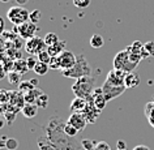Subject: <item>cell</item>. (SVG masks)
<instances>
[{"mask_svg": "<svg viewBox=\"0 0 154 150\" xmlns=\"http://www.w3.org/2000/svg\"><path fill=\"white\" fill-rule=\"evenodd\" d=\"M57 59H59V64H60V72H63V71H67V69L72 68L73 65H75L77 56L73 52L65 50V51H63L59 56H57Z\"/></svg>", "mask_w": 154, "mask_h": 150, "instance_id": "30bf717a", "label": "cell"}, {"mask_svg": "<svg viewBox=\"0 0 154 150\" xmlns=\"http://www.w3.org/2000/svg\"><path fill=\"white\" fill-rule=\"evenodd\" d=\"M67 121L71 123L72 125H75L80 132H82V130L86 128V125L89 124L88 120H86V118H85V115H84L82 112H72L71 115H69Z\"/></svg>", "mask_w": 154, "mask_h": 150, "instance_id": "7c38bea8", "label": "cell"}, {"mask_svg": "<svg viewBox=\"0 0 154 150\" xmlns=\"http://www.w3.org/2000/svg\"><path fill=\"white\" fill-rule=\"evenodd\" d=\"M16 2H17V4H18V5H25L26 3L29 2V0H16Z\"/></svg>", "mask_w": 154, "mask_h": 150, "instance_id": "bcb514c9", "label": "cell"}, {"mask_svg": "<svg viewBox=\"0 0 154 150\" xmlns=\"http://www.w3.org/2000/svg\"><path fill=\"white\" fill-rule=\"evenodd\" d=\"M7 76H8V73H7V69L4 68V65H3L2 61H0V81H2L3 78H5Z\"/></svg>", "mask_w": 154, "mask_h": 150, "instance_id": "60d3db41", "label": "cell"}, {"mask_svg": "<svg viewBox=\"0 0 154 150\" xmlns=\"http://www.w3.org/2000/svg\"><path fill=\"white\" fill-rule=\"evenodd\" d=\"M35 105L39 107V109H46V107L48 106V95L43 93V94H41L39 97L37 98V101H35Z\"/></svg>", "mask_w": 154, "mask_h": 150, "instance_id": "f546056e", "label": "cell"}, {"mask_svg": "<svg viewBox=\"0 0 154 150\" xmlns=\"http://www.w3.org/2000/svg\"><path fill=\"white\" fill-rule=\"evenodd\" d=\"M91 99H93L94 105L97 109L99 110H103L107 105V99L105 97V94H103V90H102V86L101 87H95L93 90V93H91Z\"/></svg>", "mask_w": 154, "mask_h": 150, "instance_id": "4fadbf2b", "label": "cell"}, {"mask_svg": "<svg viewBox=\"0 0 154 150\" xmlns=\"http://www.w3.org/2000/svg\"><path fill=\"white\" fill-rule=\"evenodd\" d=\"M0 2H2V3H9L11 0H0Z\"/></svg>", "mask_w": 154, "mask_h": 150, "instance_id": "7dc6e473", "label": "cell"}, {"mask_svg": "<svg viewBox=\"0 0 154 150\" xmlns=\"http://www.w3.org/2000/svg\"><path fill=\"white\" fill-rule=\"evenodd\" d=\"M48 65H50V68H51V69H56V71H60V64H59V59H57V56L52 57Z\"/></svg>", "mask_w": 154, "mask_h": 150, "instance_id": "ab89813d", "label": "cell"}, {"mask_svg": "<svg viewBox=\"0 0 154 150\" xmlns=\"http://www.w3.org/2000/svg\"><path fill=\"white\" fill-rule=\"evenodd\" d=\"M7 124V121H5V119H3V118H0V129H3L4 128V125Z\"/></svg>", "mask_w": 154, "mask_h": 150, "instance_id": "f6af8a7d", "label": "cell"}, {"mask_svg": "<svg viewBox=\"0 0 154 150\" xmlns=\"http://www.w3.org/2000/svg\"><path fill=\"white\" fill-rule=\"evenodd\" d=\"M88 101L85 98H80V97H75V99L71 102V106H69V110L72 112H82L86 107Z\"/></svg>", "mask_w": 154, "mask_h": 150, "instance_id": "e0dca14e", "label": "cell"}, {"mask_svg": "<svg viewBox=\"0 0 154 150\" xmlns=\"http://www.w3.org/2000/svg\"><path fill=\"white\" fill-rule=\"evenodd\" d=\"M65 120L60 116H51L42 125L43 136L59 150H79L77 142L64 130Z\"/></svg>", "mask_w": 154, "mask_h": 150, "instance_id": "6da1fadb", "label": "cell"}, {"mask_svg": "<svg viewBox=\"0 0 154 150\" xmlns=\"http://www.w3.org/2000/svg\"><path fill=\"white\" fill-rule=\"evenodd\" d=\"M37 57H38V61H42V63H46V64H50V61H51V59H52V56L48 54L47 50L39 52L37 55Z\"/></svg>", "mask_w": 154, "mask_h": 150, "instance_id": "4dcf8cb0", "label": "cell"}, {"mask_svg": "<svg viewBox=\"0 0 154 150\" xmlns=\"http://www.w3.org/2000/svg\"><path fill=\"white\" fill-rule=\"evenodd\" d=\"M65 47H67V43L64 41H59L57 43L52 46H47V51L52 57H55V56H59L63 51H65Z\"/></svg>", "mask_w": 154, "mask_h": 150, "instance_id": "ac0fdd59", "label": "cell"}, {"mask_svg": "<svg viewBox=\"0 0 154 150\" xmlns=\"http://www.w3.org/2000/svg\"><path fill=\"white\" fill-rule=\"evenodd\" d=\"M89 44H90L93 48L98 50V48L103 47V44H105V39H103V37L99 35V34H93V35H91V38L89 39Z\"/></svg>", "mask_w": 154, "mask_h": 150, "instance_id": "603a6c76", "label": "cell"}, {"mask_svg": "<svg viewBox=\"0 0 154 150\" xmlns=\"http://www.w3.org/2000/svg\"><path fill=\"white\" fill-rule=\"evenodd\" d=\"M145 115H146V118H148L150 125L154 128V103L153 102L146 103V106H145Z\"/></svg>", "mask_w": 154, "mask_h": 150, "instance_id": "d4e9b609", "label": "cell"}, {"mask_svg": "<svg viewBox=\"0 0 154 150\" xmlns=\"http://www.w3.org/2000/svg\"><path fill=\"white\" fill-rule=\"evenodd\" d=\"M132 150H150V148L146 145H137V146H134Z\"/></svg>", "mask_w": 154, "mask_h": 150, "instance_id": "ee69618b", "label": "cell"}, {"mask_svg": "<svg viewBox=\"0 0 154 150\" xmlns=\"http://www.w3.org/2000/svg\"><path fill=\"white\" fill-rule=\"evenodd\" d=\"M41 17H42V12L39 9H35V11H33L32 13H30V22H33V24H38V22L41 21Z\"/></svg>", "mask_w": 154, "mask_h": 150, "instance_id": "1f68e13d", "label": "cell"}, {"mask_svg": "<svg viewBox=\"0 0 154 150\" xmlns=\"http://www.w3.org/2000/svg\"><path fill=\"white\" fill-rule=\"evenodd\" d=\"M144 48L146 50V52L149 54L150 56H154V42L153 41H149L144 43Z\"/></svg>", "mask_w": 154, "mask_h": 150, "instance_id": "f35d334b", "label": "cell"}, {"mask_svg": "<svg viewBox=\"0 0 154 150\" xmlns=\"http://www.w3.org/2000/svg\"><path fill=\"white\" fill-rule=\"evenodd\" d=\"M144 59L141 54H137V52H129V60L134 64H140V61Z\"/></svg>", "mask_w": 154, "mask_h": 150, "instance_id": "d590c367", "label": "cell"}, {"mask_svg": "<svg viewBox=\"0 0 154 150\" xmlns=\"http://www.w3.org/2000/svg\"><path fill=\"white\" fill-rule=\"evenodd\" d=\"M95 144H97V141H94V140H88V138H84V140H81V148H84L85 150L94 149Z\"/></svg>", "mask_w": 154, "mask_h": 150, "instance_id": "d6a6232c", "label": "cell"}, {"mask_svg": "<svg viewBox=\"0 0 154 150\" xmlns=\"http://www.w3.org/2000/svg\"><path fill=\"white\" fill-rule=\"evenodd\" d=\"M73 4H75L76 8L85 9L90 5V0H73Z\"/></svg>", "mask_w": 154, "mask_h": 150, "instance_id": "e575fe53", "label": "cell"}, {"mask_svg": "<svg viewBox=\"0 0 154 150\" xmlns=\"http://www.w3.org/2000/svg\"><path fill=\"white\" fill-rule=\"evenodd\" d=\"M45 43L47 44V46H52V44H55V43H57L60 39H59V35H57L56 33H47L45 35Z\"/></svg>", "mask_w": 154, "mask_h": 150, "instance_id": "4316f807", "label": "cell"}, {"mask_svg": "<svg viewBox=\"0 0 154 150\" xmlns=\"http://www.w3.org/2000/svg\"><path fill=\"white\" fill-rule=\"evenodd\" d=\"M7 18L13 25L18 26L30 20V12L26 8H24V5H13L7 12Z\"/></svg>", "mask_w": 154, "mask_h": 150, "instance_id": "277c9868", "label": "cell"}, {"mask_svg": "<svg viewBox=\"0 0 154 150\" xmlns=\"http://www.w3.org/2000/svg\"><path fill=\"white\" fill-rule=\"evenodd\" d=\"M45 91L41 90L39 87H34L33 90L30 91H26V93H24V97H25V102L26 103H35L37 98L39 97L41 94H43Z\"/></svg>", "mask_w": 154, "mask_h": 150, "instance_id": "44dd1931", "label": "cell"}, {"mask_svg": "<svg viewBox=\"0 0 154 150\" xmlns=\"http://www.w3.org/2000/svg\"><path fill=\"white\" fill-rule=\"evenodd\" d=\"M5 148L8 150H16L18 148V141L16 140V138H7Z\"/></svg>", "mask_w": 154, "mask_h": 150, "instance_id": "836d02e7", "label": "cell"}, {"mask_svg": "<svg viewBox=\"0 0 154 150\" xmlns=\"http://www.w3.org/2000/svg\"><path fill=\"white\" fill-rule=\"evenodd\" d=\"M64 130H65V133H67L68 136H71V137H76L77 134L80 133V130L77 129L75 125H72L71 123H68V121H65V124H64Z\"/></svg>", "mask_w": 154, "mask_h": 150, "instance_id": "83f0119b", "label": "cell"}, {"mask_svg": "<svg viewBox=\"0 0 154 150\" xmlns=\"http://www.w3.org/2000/svg\"><path fill=\"white\" fill-rule=\"evenodd\" d=\"M35 30H37L35 24H33V22H30V21H26L18 26L13 25V33L16 32L18 34V37H21L22 39H25V41L35 37Z\"/></svg>", "mask_w": 154, "mask_h": 150, "instance_id": "52a82bcc", "label": "cell"}, {"mask_svg": "<svg viewBox=\"0 0 154 150\" xmlns=\"http://www.w3.org/2000/svg\"><path fill=\"white\" fill-rule=\"evenodd\" d=\"M12 71L20 73V75H25V73H28L30 69L28 67V63H26V59H16L14 60Z\"/></svg>", "mask_w": 154, "mask_h": 150, "instance_id": "ffe728a7", "label": "cell"}, {"mask_svg": "<svg viewBox=\"0 0 154 150\" xmlns=\"http://www.w3.org/2000/svg\"><path fill=\"white\" fill-rule=\"evenodd\" d=\"M48 69H50L48 64L38 61V63L35 64V67H34V69H33V72H35V75H38V76H45V75H47Z\"/></svg>", "mask_w": 154, "mask_h": 150, "instance_id": "cb8c5ba5", "label": "cell"}, {"mask_svg": "<svg viewBox=\"0 0 154 150\" xmlns=\"http://www.w3.org/2000/svg\"><path fill=\"white\" fill-rule=\"evenodd\" d=\"M116 149H120V150H127V144H125V141L119 140V141L116 142Z\"/></svg>", "mask_w": 154, "mask_h": 150, "instance_id": "b9f144b4", "label": "cell"}, {"mask_svg": "<svg viewBox=\"0 0 154 150\" xmlns=\"http://www.w3.org/2000/svg\"><path fill=\"white\" fill-rule=\"evenodd\" d=\"M38 109L39 107L35 103H25L24 107L21 109V112L26 119H33L38 115Z\"/></svg>", "mask_w": 154, "mask_h": 150, "instance_id": "2e32d148", "label": "cell"}, {"mask_svg": "<svg viewBox=\"0 0 154 150\" xmlns=\"http://www.w3.org/2000/svg\"><path fill=\"white\" fill-rule=\"evenodd\" d=\"M152 102H153V103H154V97H153V99H152Z\"/></svg>", "mask_w": 154, "mask_h": 150, "instance_id": "c3c4849f", "label": "cell"}, {"mask_svg": "<svg viewBox=\"0 0 154 150\" xmlns=\"http://www.w3.org/2000/svg\"><path fill=\"white\" fill-rule=\"evenodd\" d=\"M142 48H144V44H142V42H140V41H134L132 44L131 46H128L125 50L128 52H137V54H141V51H142Z\"/></svg>", "mask_w": 154, "mask_h": 150, "instance_id": "f1b7e54d", "label": "cell"}, {"mask_svg": "<svg viewBox=\"0 0 154 150\" xmlns=\"http://www.w3.org/2000/svg\"><path fill=\"white\" fill-rule=\"evenodd\" d=\"M89 150H95V148H94V149H89Z\"/></svg>", "mask_w": 154, "mask_h": 150, "instance_id": "681fc988", "label": "cell"}, {"mask_svg": "<svg viewBox=\"0 0 154 150\" xmlns=\"http://www.w3.org/2000/svg\"><path fill=\"white\" fill-rule=\"evenodd\" d=\"M26 63H28V67L30 71H33L34 67H35V64L38 63V57H35V55H30L28 59H26Z\"/></svg>", "mask_w": 154, "mask_h": 150, "instance_id": "8d00e7d4", "label": "cell"}, {"mask_svg": "<svg viewBox=\"0 0 154 150\" xmlns=\"http://www.w3.org/2000/svg\"><path fill=\"white\" fill-rule=\"evenodd\" d=\"M141 80H140V76L137 75L136 72H128L125 75V78H124V86L127 89H133L140 85Z\"/></svg>", "mask_w": 154, "mask_h": 150, "instance_id": "9a60e30c", "label": "cell"}, {"mask_svg": "<svg viewBox=\"0 0 154 150\" xmlns=\"http://www.w3.org/2000/svg\"><path fill=\"white\" fill-rule=\"evenodd\" d=\"M45 50H47V44L45 43V39H42V38L37 35L25 42V51L29 55H38Z\"/></svg>", "mask_w": 154, "mask_h": 150, "instance_id": "8992f818", "label": "cell"}, {"mask_svg": "<svg viewBox=\"0 0 154 150\" xmlns=\"http://www.w3.org/2000/svg\"><path fill=\"white\" fill-rule=\"evenodd\" d=\"M91 71H93V69H91L90 64L88 63L86 57L84 55H79L75 65H73L72 68L67 69V71H63L61 75H63L64 77L77 80L80 77H84V76H91Z\"/></svg>", "mask_w": 154, "mask_h": 150, "instance_id": "7a4b0ae2", "label": "cell"}, {"mask_svg": "<svg viewBox=\"0 0 154 150\" xmlns=\"http://www.w3.org/2000/svg\"><path fill=\"white\" fill-rule=\"evenodd\" d=\"M116 150H120V149H116Z\"/></svg>", "mask_w": 154, "mask_h": 150, "instance_id": "f907efd6", "label": "cell"}, {"mask_svg": "<svg viewBox=\"0 0 154 150\" xmlns=\"http://www.w3.org/2000/svg\"><path fill=\"white\" fill-rule=\"evenodd\" d=\"M102 90H103V94H105L107 102H110L115 98L120 97V95L127 90V87L125 86H114V85H111V84L105 81V84L102 85Z\"/></svg>", "mask_w": 154, "mask_h": 150, "instance_id": "9c48e42d", "label": "cell"}, {"mask_svg": "<svg viewBox=\"0 0 154 150\" xmlns=\"http://www.w3.org/2000/svg\"><path fill=\"white\" fill-rule=\"evenodd\" d=\"M5 32V22H4V18L0 16V34H3Z\"/></svg>", "mask_w": 154, "mask_h": 150, "instance_id": "7bdbcfd3", "label": "cell"}, {"mask_svg": "<svg viewBox=\"0 0 154 150\" xmlns=\"http://www.w3.org/2000/svg\"><path fill=\"white\" fill-rule=\"evenodd\" d=\"M127 72L122 71V69H112L107 73L106 82L111 84L114 86H124V78H125Z\"/></svg>", "mask_w": 154, "mask_h": 150, "instance_id": "8fae6325", "label": "cell"}, {"mask_svg": "<svg viewBox=\"0 0 154 150\" xmlns=\"http://www.w3.org/2000/svg\"><path fill=\"white\" fill-rule=\"evenodd\" d=\"M114 68L115 69H122V71L128 72H133L134 69L137 68L138 64H134L129 60V52L127 50H123V51H119L114 57Z\"/></svg>", "mask_w": 154, "mask_h": 150, "instance_id": "5b68a950", "label": "cell"}, {"mask_svg": "<svg viewBox=\"0 0 154 150\" xmlns=\"http://www.w3.org/2000/svg\"><path fill=\"white\" fill-rule=\"evenodd\" d=\"M86 101H88V103H86L85 110L82 111V114L85 115V118H86V120L89 124H94V123L97 121V119L99 118V115H101V110L95 107L93 99H91V95L89 98H86Z\"/></svg>", "mask_w": 154, "mask_h": 150, "instance_id": "ba28073f", "label": "cell"}, {"mask_svg": "<svg viewBox=\"0 0 154 150\" xmlns=\"http://www.w3.org/2000/svg\"><path fill=\"white\" fill-rule=\"evenodd\" d=\"M9 103L13 106L18 107V109H22L25 105V97H24V93L21 90H11V97H9Z\"/></svg>", "mask_w": 154, "mask_h": 150, "instance_id": "5bb4252c", "label": "cell"}, {"mask_svg": "<svg viewBox=\"0 0 154 150\" xmlns=\"http://www.w3.org/2000/svg\"><path fill=\"white\" fill-rule=\"evenodd\" d=\"M38 85H39V81L37 78L25 80V81H21L18 84V90H21L22 93H26V91L33 90L34 87H38Z\"/></svg>", "mask_w": 154, "mask_h": 150, "instance_id": "d6986e66", "label": "cell"}, {"mask_svg": "<svg viewBox=\"0 0 154 150\" xmlns=\"http://www.w3.org/2000/svg\"><path fill=\"white\" fill-rule=\"evenodd\" d=\"M95 150H111L109 142L106 141H97L95 144Z\"/></svg>", "mask_w": 154, "mask_h": 150, "instance_id": "74e56055", "label": "cell"}, {"mask_svg": "<svg viewBox=\"0 0 154 150\" xmlns=\"http://www.w3.org/2000/svg\"><path fill=\"white\" fill-rule=\"evenodd\" d=\"M37 144H38V148H39V150H59L57 148H55V146H54L45 136L38 137L37 138Z\"/></svg>", "mask_w": 154, "mask_h": 150, "instance_id": "7402d4cb", "label": "cell"}, {"mask_svg": "<svg viewBox=\"0 0 154 150\" xmlns=\"http://www.w3.org/2000/svg\"><path fill=\"white\" fill-rule=\"evenodd\" d=\"M95 84V77L94 76H84V77L77 78L75 84L72 85V91L75 94V97H80V98H89L94 87Z\"/></svg>", "mask_w": 154, "mask_h": 150, "instance_id": "3957f363", "label": "cell"}, {"mask_svg": "<svg viewBox=\"0 0 154 150\" xmlns=\"http://www.w3.org/2000/svg\"><path fill=\"white\" fill-rule=\"evenodd\" d=\"M7 78H8V82L11 84V85H17L18 86V84L22 81V75L14 72V71H11V72H8Z\"/></svg>", "mask_w": 154, "mask_h": 150, "instance_id": "484cf974", "label": "cell"}]
</instances>
